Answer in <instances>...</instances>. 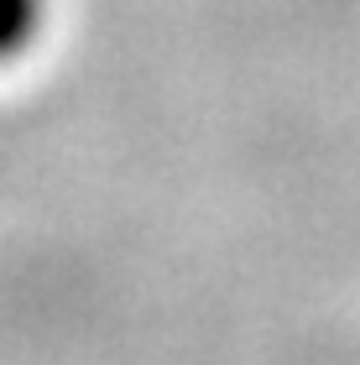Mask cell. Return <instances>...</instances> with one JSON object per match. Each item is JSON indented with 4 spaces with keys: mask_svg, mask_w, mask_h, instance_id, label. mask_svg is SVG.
Here are the masks:
<instances>
[{
    "mask_svg": "<svg viewBox=\"0 0 360 365\" xmlns=\"http://www.w3.org/2000/svg\"><path fill=\"white\" fill-rule=\"evenodd\" d=\"M47 21H53V0H0V68L42 47Z\"/></svg>",
    "mask_w": 360,
    "mask_h": 365,
    "instance_id": "cell-1",
    "label": "cell"
}]
</instances>
